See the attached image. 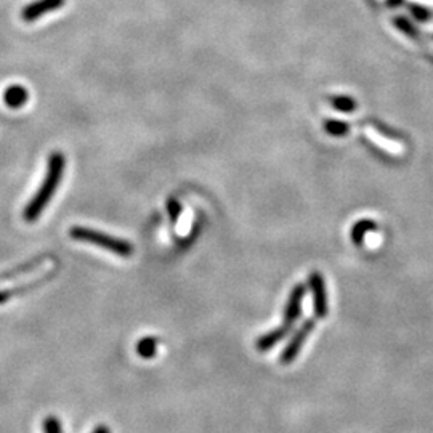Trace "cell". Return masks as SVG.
<instances>
[{
    "instance_id": "277c9868",
    "label": "cell",
    "mask_w": 433,
    "mask_h": 433,
    "mask_svg": "<svg viewBox=\"0 0 433 433\" xmlns=\"http://www.w3.org/2000/svg\"><path fill=\"white\" fill-rule=\"evenodd\" d=\"M308 286L313 294V311L318 320H323L329 313V299H327V289L323 274L320 271L310 273Z\"/></svg>"
},
{
    "instance_id": "8992f818",
    "label": "cell",
    "mask_w": 433,
    "mask_h": 433,
    "mask_svg": "<svg viewBox=\"0 0 433 433\" xmlns=\"http://www.w3.org/2000/svg\"><path fill=\"white\" fill-rule=\"evenodd\" d=\"M66 3V0H34L33 3L26 5L21 12V18L26 23H33V21L45 17L47 13L60 10L63 5Z\"/></svg>"
},
{
    "instance_id": "3957f363",
    "label": "cell",
    "mask_w": 433,
    "mask_h": 433,
    "mask_svg": "<svg viewBox=\"0 0 433 433\" xmlns=\"http://www.w3.org/2000/svg\"><path fill=\"white\" fill-rule=\"evenodd\" d=\"M315 326H316V321L313 318H308L304 321L302 326H300L299 329L294 332L292 337H290V340L286 343V347L283 348L281 355H279V363L284 364V366H288V364H292L295 360H297V356L300 355V352H302L305 342H307L311 332L315 331Z\"/></svg>"
},
{
    "instance_id": "6da1fadb",
    "label": "cell",
    "mask_w": 433,
    "mask_h": 433,
    "mask_svg": "<svg viewBox=\"0 0 433 433\" xmlns=\"http://www.w3.org/2000/svg\"><path fill=\"white\" fill-rule=\"evenodd\" d=\"M65 166H66L65 155L60 151L52 152L49 157V166H47L44 182L40 183V187L36 191L33 199H31L28 205L24 207L23 219L28 221V223H34V221H37V219H39L42 212L47 209V205H49L52 198L55 196L56 189L61 183Z\"/></svg>"
},
{
    "instance_id": "52a82bcc",
    "label": "cell",
    "mask_w": 433,
    "mask_h": 433,
    "mask_svg": "<svg viewBox=\"0 0 433 433\" xmlns=\"http://www.w3.org/2000/svg\"><path fill=\"white\" fill-rule=\"evenodd\" d=\"M290 329H292V326H288V324H283L276 327V329L273 331H268L267 334H263L262 337H258L257 342H255V348L260 353H265V352H270L271 348H274L278 345L279 342H281L283 339H286V337L289 336Z\"/></svg>"
},
{
    "instance_id": "30bf717a",
    "label": "cell",
    "mask_w": 433,
    "mask_h": 433,
    "mask_svg": "<svg viewBox=\"0 0 433 433\" xmlns=\"http://www.w3.org/2000/svg\"><path fill=\"white\" fill-rule=\"evenodd\" d=\"M366 132L372 143H376L377 146L382 148V150L392 152V155H398V152L404 151V146L401 145L400 141L387 139V136H384L377 129H374V127H368Z\"/></svg>"
},
{
    "instance_id": "7c38bea8",
    "label": "cell",
    "mask_w": 433,
    "mask_h": 433,
    "mask_svg": "<svg viewBox=\"0 0 433 433\" xmlns=\"http://www.w3.org/2000/svg\"><path fill=\"white\" fill-rule=\"evenodd\" d=\"M182 204L178 203L177 199H168L167 200V212H168V215H171V219H172V223H177L178 221V219H180V215H182Z\"/></svg>"
},
{
    "instance_id": "8fae6325",
    "label": "cell",
    "mask_w": 433,
    "mask_h": 433,
    "mask_svg": "<svg viewBox=\"0 0 433 433\" xmlns=\"http://www.w3.org/2000/svg\"><path fill=\"white\" fill-rule=\"evenodd\" d=\"M157 345H159V340L152 336L141 337V339L136 342V355L143 360H151V358L156 356L157 353Z\"/></svg>"
},
{
    "instance_id": "7a4b0ae2",
    "label": "cell",
    "mask_w": 433,
    "mask_h": 433,
    "mask_svg": "<svg viewBox=\"0 0 433 433\" xmlns=\"http://www.w3.org/2000/svg\"><path fill=\"white\" fill-rule=\"evenodd\" d=\"M70 236L74 241L88 242V244L102 247V249L113 252L116 253V255H119L123 258L130 257L132 253L135 252L134 246H132L129 241L107 235V233H103V231L86 228V226H72V228L70 230Z\"/></svg>"
},
{
    "instance_id": "9c48e42d",
    "label": "cell",
    "mask_w": 433,
    "mask_h": 433,
    "mask_svg": "<svg viewBox=\"0 0 433 433\" xmlns=\"http://www.w3.org/2000/svg\"><path fill=\"white\" fill-rule=\"evenodd\" d=\"M376 230H377L376 221L371 220V219H361L352 226L350 239L356 247H361L364 239H366V236L369 233H372V231H376Z\"/></svg>"
},
{
    "instance_id": "5b68a950",
    "label": "cell",
    "mask_w": 433,
    "mask_h": 433,
    "mask_svg": "<svg viewBox=\"0 0 433 433\" xmlns=\"http://www.w3.org/2000/svg\"><path fill=\"white\" fill-rule=\"evenodd\" d=\"M305 294H307V288H305V284L302 283L295 284L292 290H290L288 302L286 305H284V313H283L284 324L294 326L295 321L302 316V304H304Z\"/></svg>"
},
{
    "instance_id": "5bb4252c",
    "label": "cell",
    "mask_w": 433,
    "mask_h": 433,
    "mask_svg": "<svg viewBox=\"0 0 433 433\" xmlns=\"http://www.w3.org/2000/svg\"><path fill=\"white\" fill-rule=\"evenodd\" d=\"M334 108L340 109V111H350V109H353L352 104H348V103H347V100H343V98L336 100V102H334Z\"/></svg>"
},
{
    "instance_id": "2e32d148",
    "label": "cell",
    "mask_w": 433,
    "mask_h": 433,
    "mask_svg": "<svg viewBox=\"0 0 433 433\" xmlns=\"http://www.w3.org/2000/svg\"><path fill=\"white\" fill-rule=\"evenodd\" d=\"M92 433H111V430H109V427H107V425H98Z\"/></svg>"
},
{
    "instance_id": "ba28073f",
    "label": "cell",
    "mask_w": 433,
    "mask_h": 433,
    "mask_svg": "<svg viewBox=\"0 0 433 433\" xmlns=\"http://www.w3.org/2000/svg\"><path fill=\"white\" fill-rule=\"evenodd\" d=\"M28 100H29V92L26 90V87L17 86V84H15V86H8L3 92V102L8 108H12V109L23 108L24 104L28 103Z\"/></svg>"
},
{
    "instance_id": "4fadbf2b",
    "label": "cell",
    "mask_w": 433,
    "mask_h": 433,
    "mask_svg": "<svg viewBox=\"0 0 433 433\" xmlns=\"http://www.w3.org/2000/svg\"><path fill=\"white\" fill-rule=\"evenodd\" d=\"M326 130L331 135H343L347 134V124L342 123V120H327Z\"/></svg>"
},
{
    "instance_id": "9a60e30c",
    "label": "cell",
    "mask_w": 433,
    "mask_h": 433,
    "mask_svg": "<svg viewBox=\"0 0 433 433\" xmlns=\"http://www.w3.org/2000/svg\"><path fill=\"white\" fill-rule=\"evenodd\" d=\"M409 2L419 3V5H422V7H429V8H433V0H409Z\"/></svg>"
}]
</instances>
